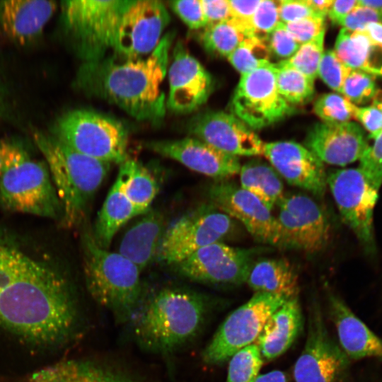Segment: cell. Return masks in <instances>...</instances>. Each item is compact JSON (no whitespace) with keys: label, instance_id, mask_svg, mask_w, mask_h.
<instances>
[{"label":"cell","instance_id":"cell-1","mask_svg":"<svg viewBox=\"0 0 382 382\" xmlns=\"http://www.w3.org/2000/svg\"><path fill=\"white\" fill-rule=\"evenodd\" d=\"M78 319L70 283L51 256L0 226V327L34 345L66 340Z\"/></svg>","mask_w":382,"mask_h":382},{"label":"cell","instance_id":"cell-2","mask_svg":"<svg viewBox=\"0 0 382 382\" xmlns=\"http://www.w3.org/2000/svg\"><path fill=\"white\" fill-rule=\"evenodd\" d=\"M174 33L163 36L147 57L121 60L114 56L80 66L76 85L88 96L115 105L140 121L158 122L166 110L163 82L167 75Z\"/></svg>","mask_w":382,"mask_h":382},{"label":"cell","instance_id":"cell-3","mask_svg":"<svg viewBox=\"0 0 382 382\" xmlns=\"http://www.w3.org/2000/svg\"><path fill=\"white\" fill-rule=\"evenodd\" d=\"M207 303L185 289L164 288L140 303L129 322L137 342L155 353H169L192 340L202 327Z\"/></svg>","mask_w":382,"mask_h":382},{"label":"cell","instance_id":"cell-4","mask_svg":"<svg viewBox=\"0 0 382 382\" xmlns=\"http://www.w3.org/2000/svg\"><path fill=\"white\" fill-rule=\"evenodd\" d=\"M33 139L45 163L61 205V221L71 228L86 209L110 168V163L83 155L52 135L35 132Z\"/></svg>","mask_w":382,"mask_h":382},{"label":"cell","instance_id":"cell-5","mask_svg":"<svg viewBox=\"0 0 382 382\" xmlns=\"http://www.w3.org/2000/svg\"><path fill=\"white\" fill-rule=\"evenodd\" d=\"M81 247L89 294L118 321H129L141 301V270L119 253L99 246L88 230L83 232Z\"/></svg>","mask_w":382,"mask_h":382},{"label":"cell","instance_id":"cell-6","mask_svg":"<svg viewBox=\"0 0 382 382\" xmlns=\"http://www.w3.org/2000/svg\"><path fill=\"white\" fill-rule=\"evenodd\" d=\"M131 0H74L62 3V22L74 51L84 62L112 51L121 17Z\"/></svg>","mask_w":382,"mask_h":382},{"label":"cell","instance_id":"cell-7","mask_svg":"<svg viewBox=\"0 0 382 382\" xmlns=\"http://www.w3.org/2000/svg\"><path fill=\"white\" fill-rule=\"evenodd\" d=\"M52 135L74 150L103 162L120 165L128 159L126 127L91 110L76 109L62 115Z\"/></svg>","mask_w":382,"mask_h":382},{"label":"cell","instance_id":"cell-8","mask_svg":"<svg viewBox=\"0 0 382 382\" xmlns=\"http://www.w3.org/2000/svg\"><path fill=\"white\" fill-rule=\"evenodd\" d=\"M4 209L49 219L61 217V205L45 163L23 148L0 174Z\"/></svg>","mask_w":382,"mask_h":382},{"label":"cell","instance_id":"cell-9","mask_svg":"<svg viewBox=\"0 0 382 382\" xmlns=\"http://www.w3.org/2000/svg\"><path fill=\"white\" fill-rule=\"evenodd\" d=\"M327 185L345 223L364 251L374 254V214L382 184L358 166L332 171Z\"/></svg>","mask_w":382,"mask_h":382},{"label":"cell","instance_id":"cell-10","mask_svg":"<svg viewBox=\"0 0 382 382\" xmlns=\"http://www.w3.org/2000/svg\"><path fill=\"white\" fill-rule=\"evenodd\" d=\"M286 301L280 296L255 293L222 322L202 352L203 361L212 365L221 364L254 344L267 318Z\"/></svg>","mask_w":382,"mask_h":382},{"label":"cell","instance_id":"cell-11","mask_svg":"<svg viewBox=\"0 0 382 382\" xmlns=\"http://www.w3.org/2000/svg\"><path fill=\"white\" fill-rule=\"evenodd\" d=\"M233 227L232 219L214 206H202L165 228L156 260L175 265L197 250L221 241Z\"/></svg>","mask_w":382,"mask_h":382},{"label":"cell","instance_id":"cell-12","mask_svg":"<svg viewBox=\"0 0 382 382\" xmlns=\"http://www.w3.org/2000/svg\"><path fill=\"white\" fill-rule=\"evenodd\" d=\"M277 66L269 63L241 75L230 105L231 114L252 129L273 125L294 112L279 93Z\"/></svg>","mask_w":382,"mask_h":382},{"label":"cell","instance_id":"cell-13","mask_svg":"<svg viewBox=\"0 0 382 382\" xmlns=\"http://www.w3.org/2000/svg\"><path fill=\"white\" fill-rule=\"evenodd\" d=\"M170 20L161 1L131 0L119 23L112 56L121 60L149 56L160 42Z\"/></svg>","mask_w":382,"mask_h":382},{"label":"cell","instance_id":"cell-14","mask_svg":"<svg viewBox=\"0 0 382 382\" xmlns=\"http://www.w3.org/2000/svg\"><path fill=\"white\" fill-rule=\"evenodd\" d=\"M349 358L330 337L318 306L309 311L305 346L293 370L295 382H338Z\"/></svg>","mask_w":382,"mask_h":382},{"label":"cell","instance_id":"cell-15","mask_svg":"<svg viewBox=\"0 0 382 382\" xmlns=\"http://www.w3.org/2000/svg\"><path fill=\"white\" fill-rule=\"evenodd\" d=\"M209 197L212 206L239 221L255 240L283 247L282 232L277 217L255 195L226 180L214 183Z\"/></svg>","mask_w":382,"mask_h":382},{"label":"cell","instance_id":"cell-16","mask_svg":"<svg viewBox=\"0 0 382 382\" xmlns=\"http://www.w3.org/2000/svg\"><path fill=\"white\" fill-rule=\"evenodd\" d=\"M276 216L281 227L283 247L316 253L328 243L330 226L321 207L301 193L284 194Z\"/></svg>","mask_w":382,"mask_h":382},{"label":"cell","instance_id":"cell-17","mask_svg":"<svg viewBox=\"0 0 382 382\" xmlns=\"http://www.w3.org/2000/svg\"><path fill=\"white\" fill-rule=\"evenodd\" d=\"M250 250L221 241L208 245L178 263L176 271L192 281L219 285L245 283L254 262Z\"/></svg>","mask_w":382,"mask_h":382},{"label":"cell","instance_id":"cell-18","mask_svg":"<svg viewBox=\"0 0 382 382\" xmlns=\"http://www.w3.org/2000/svg\"><path fill=\"white\" fill-rule=\"evenodd\" d=\"M167 74L169 90L166 108L174 113L195 111L207 100L213 91L211 74L181 42H178L173 50Z\"/></svg>","mask_w":382,"mask_h":382},{"label":"cell","instance_id":"cell-19","mask_svg":"<svg viewBox=\"0 0 382 382\" xmlns=\"http://www.w3.org/2000/svg\"><path fill=\"white\" fill-rule=\"evenodd\" d=\"M146 146L216 181L226 180L238 174L241 167L238 156L195 137L151 141Z\"/></svg>","mask_w":382,"mask_h":382},{"label":"cell","instance_id":"cell-20","mask_svg":"<svg viewBox=\"0 0 382 382\" xmlns=\"http://www.w3.org/2000/svg\"><path fill=\"white\" fill-rule=\"evenodd\" d=\"M189 131L206 143L236 156L262 155L264 142L233 114L209 111L193 117Z\"/></svg>","mask_w":382,"mask_h":382},{"label":"cell","instance_id":"cell-21","mask_svg":"<svg viewBox=\"0 0 382 382\" xmlns=\"http://www.w3.org/2000/svg\"><path fill=\"white\" fill-rule=\"evenodd\" d=\"M262 155L291 185L323 196L328 174L324 163L308 148L292 141L265 143Z\"/></svg>","mask_w":382,"mask_h":382},{"label":"cell","instance_id":"cell-22","mask_svg":"<svg viewBox=\"0 0 382 382\" xmlns=\"http://www.w3.org/2000/svg\"><path fill=\"white\" fill-rule=\"evenodd\" d=\"M364 131L354 122H317L308 131L305 146L323 163L345 166L359 161L369 146Z\"/></svg>","mask_w":382,"mask_h":382},{"label":"cell","instance_id":"cell-23","mask_svg":"<svg viewBox=\"0 0 382 382\" xmlns=\"http://www.w3.org/2000/svg\"><path fill=\"white\" fill-rule=\"evenodd\" d=\"M56 9L57 4L52 1H1L2 30L13 42L28 45L40 37Z\"/></svg>","mask_w":382,"mask_h":382},{"label":"cell","instance_id":"cell-24","mask_svg":"<svg viewBox=\"0 0 382 382\" xmlns=\"http://www.w3.org/2000/svg\"><path fill=\"white\" fill-rule=\"evenodd\" d=\"M330 316L340 347L349 359L376 358L382 361V338L361 321L338 296L328 299Z\"/></svg>","mask_w":382,"mask_h":382},{"label":"cell","instance_id":"cell-25","mask_svg":"<svg viewBox=\"0 0 382 382\" xmlns=\"http://www.w3.org/2000/svg\"><path fill=\"white\" fill-rule=\"evenodd\" d=\"M302 325L298 299L286 301L265 322L255 344L264 360H273L293 344Z\"/></svg>","mask_w":382,"mask_h":382},{"label":"cell","instance_id":"cell-26","mask_svg":"<svg viewBox=\"0 0 382 382\" xmlns=\"http://www.w3.org/2000/svg\"><path fill=\"white\" fill-rule=\"evenodd\" d=\"M164 231L163 215L158 211L149 210L127 231L117 253L141 272L156 257Z\"/></svg>","mask_w":382,"mask_h":382},{"label":"cell","instance_id":"cell-27","mask_svg":"<svg viewBox=\"0 0 382 382\" xmlns=\"http://www.w3.org/2000/svg\"><path fill=\"white\" fill-rule=\"evenodd\" d=\"M245 283L255 293H267L286 300L298 299L296 272L284 259L265 258L254 262Z\"/></svg>","mask_w":382,"mask_h":382},{"label":"cell","instance_id":"cell-28","mask_svg":"<svg viewBox=\"0 0 382 382\" xmlns=\"http://www.w3.org/2000/svg\"><path fill=\"white\" fill-rule=\"evenodd\" d=\"M337 57L347 66L373 76H382V45L373 41L364 31L342 28L337 37Z\"/></svg>","mask_w":382,"mask_h":382},{"label":"cell","instance_id":"cell-29","mask_svg":"<svg viewBox=\"0 0 382 382\" xmlns=\"http://www.w3.org/2000/svg\"><path fill=\"white\" fill-rule=\"evenodd\" d=\"M26 382H137L96 364L63 361L33 373Z\"/></svg>","mask_w":382,"mask_h":382},{"label":"cell","instance_id":"cell-30","mask_svg":"<svg viewBox=\"0 0 382 382\" xmlns=\"http://www.w3.org/2000/svg\"><path fill=\"white\" fill-rule=\"evenodd\" d=\"M137 215V209L125 195L120 180L117 177L98 213L92 232L97 244L108 249L118 230Z\"/></svg>","mask_w":382,"mask_h":382},{"label":"cell","instance_id":"cell-31","mask_svg":"<svg viewBox=\"0 0 382 382\" xmlns=\"http://www.w3.org/2000/svg\"><path fill=\"white\" fill-rule=\"evenodd\" d=\"M240 186L258 198L271 211L283 198L281 176L269 163L253 159L241 166Z\"/></svg>","mask_w":382,"mask_h":382},{"label":"cell","instance_id":"cell-32","mask_svg":"<svg viewBox=\"0 0 382 382\" xmlns=\"http://www.w3.org/2000/svg\"><path fill=\"white\" fill-rule=\"evenodd\" d=\"M117 177L139 215L146 213L158 191V183L151 172L139 161L128 158L120 164Z\"/></svg>","mask_w":382,"mask_h":382},{"label":"cell","instance_id":"cell-33","mask_svg":"<svg viewBox=\"0 0 382 382\" xmlns=\"http://www.w3.org/2000/svg\"><path fill=\"white\" fill-rule=\"evenodd\" d=\"M246 37L231 18L207 25L200 40L209 53L228 57Z\"/></svg>","mask_w":382,"mask_h":382},{"label":"cell","instance_id":"cell-34","mask_svg":"<svg viewBox=\"0 0 382 382\" xmlns=\"http://www.w3.org/2000/svg\"><path fill=\"white\" fill-rule=\"evenodd\" d=\"M275 64L278 91L289 104H302L312 98L315 93L313 79L292 67Z\"/></svg>","mask_w":382,"mask_h":382},{"label":"cell","instance_id":"cell-35","mask_svg":"<svg viewBox=\"0 0 382 382\" xmlns=\"http://www.w3.org/2000/svg\"><path fill=\"white\" fill-rule=\"evenodd\" d=\"M271 53L266 42L254 36L246 37L227 57L243 75L269 63Z\"/></svg>","mask_w":382,"mask_h":382},{"label":"cell","instance_id":"cell-36","mask_svg":"<svg viewBox=\"0 0 382 382\" xmlns=\"http://www.w3.org/2000/svg\"><path fill=\"white\" fill-rule=\"evenodd\" d=\"M262 364L258 347L250 345L230 358L226 382H253L260 375Z\"/></svg>","mask_w":382,"mask_h":382},{"label":"cell","instance_id":"cell-37","mask_svg":"<svg viewBox=\"0 0 382 382\" xmlns=\"http://www.w3.org/2000/svg\"><path fill=\"white\" fill-rule=\"evenodd\" d=\"M358 106L338 93L320 96L313 105L314 112L324 122L342 123L354 119Z\"/></svg>","mask_w":382,"mask_h":382},{"label":"cell","instance_id":"cell-38","mask_svg":"<svg viewBox=\"0 0 382 382\" xmlns=\"http://www.w3.org/2000/svg\"><path fill=\"white\" fill-rule=\"evenodd\" d=\"M325 31L316 37L301 45L296 53L289 59L279 64L292 67L304 75L315 80L323 54V43Z\"/></svg>","mask_w":382,"mask_h":382},{"label":"cell","instance_id":"cell-39","mask_svg":"<svg viewBox=\"0 0 382 382\" xmlns=\"http://www.w3.org/2000/svg\"><path fill=\"white\" fill-rule=\"evenodd\" d=\"M376 91L374 76L352 69L344 81L340 93L357 105L372 100Z\"/></svg>","mask_w":382,"mask_h":382},{"label":"cell","instance_id":"cell-40","mask_svg":"<svg viewBox=\"0 0 382 382\" xmlns=\"http://www.w3.org/2000/svg\"><path fill=\"white\" fill-rule=\"evenodd\" d=\"M351 69L337 57L334 50H327L322 55L318 76L331 89L341 93L344 81Z\"/></svg>","mask_w":382,"mask_h":382},{"label":"cell","instance_id":"cell-41","mask_svg":"<svg viewBox=\"0 0 382 382\" xmlns=\"http://www.w3.org/2000/svg\"><path fill=\"white\" fill-rule=\"evenodd\" d=\"M279 23V1L261 0L252 18L253 36L267 42Z\"/></svg>","mask_w":382,"mask_h":382},{"label":"cell","instance_id":"cell-42","mask_svg":"<svg viewBox=\"0 0 382 382\" xmlns=\"http://www.w3.org/2000/svg\"><path fill=\"white\" fill-rule=\"evenodd\" d=\"M170 6L189 28L198 30L207 26L201 0L172 1Z\"/></svg>","mask_w":382,"mask_h":382},{"label":"cell","instance_id":"cell-43","mask_svg":"<svg viewBox=\"0 0 382 382\" xmlns=\"http://www.w3.org/2000/svg\"><path fill=\"white\" fill-rule=\"evenodd\" d=\"M267 44L271 54L284 60L292 57L301 46L282 22L270 33Z\"/></svg>","mask_w":382,"mask_h":382},{"label":"cell","instance_id":"cell-44","mask_svg":"<svg viewBox=\"0 0 382 382\" xmlns=\"http://www.w3.org/2000/svg\"><path fill=\"white\" fill-rule=\"evenodd\" d=\"M285 25L291 36L301 45L325 31V17L311 16Z\"/></svg>","mask_w":382,"mask_h":382},{"label":"cell","instance_id":"cell-45","mask_svg":"<svg viewBox=\"0 0 382 382\" xmlns=\"http://www.w3.org/2000/svg\"><path fill=\"white\" fill-rule=\"evenodd\" d=\"M261 0L228 1L233 21L246 37L253 36L252 18Z\"/></svg>","mask_w":382,"mask_h":382},{"label":"cell","instance_id":"cell-46","mask_svg":"<svg viewBox=\"0 0 382 382\" xmlns=\"http://www.w3.org/2000/svg\"><path fill=\"white\" fill-rule=\"evenodd\" d=\"M372 140L360 158L359 166L382 184V132Z\"/></svg>","mask_w":382,"mask_h":382},{"label":"cell","instance_id":"cell-47","mask_svg":"<svg viewBox=\"0 0 382 382\" xmlns=\"http://www.w3.org/2000/svg\"><path fill=\"white\" fill-rule=\"evenodd\" d=\"M370 23L382 24V11L358 6L338 25L348 30L361 31Z\"/></svg>","mask_w":382,"mask_h":382},{"label":"cell","instance_id":"cell-48","mask_svg":"<svg viewBox=\"0 0 382 382\" xmlns=\"http://www.w3.org/2000/svg\"><path fill=\"white\" fill-rule=\"evenodd\" d=\"M279 13L280 22L284 24L318 16L308 5L306 0L279 1Z\"/></svg>","mask_w":382,"mask_h":382},{"label":"cell","instance_id":"cell-49","mask_svg":"<svg viewBox=\"0 0 382 382\" xmlns=\"http://www.w3.org/2000/svg\"><path fill=\"white\" fill-rule=\"evenodd\" d=\"M354 119L369 132L368 136L369 139L382 132V112L373 105L358 107Z\"/></svg>","mask_w":382,"mask_h":382},{"label":"cell","instance_id":"cell-50","mask_svg":"<svg viewBox=\"0 0 382 382\" xmlns=\"http://www.w3.org/2000/svg\"><path fill=\"white\" fill-rule=\"evenodd\" d=\"M207 25L217 23L231 18L228 0H201Z\"/></svg>","mask_w":382,"mask_h":382},{"label":"cell","instance_id":"cell-51","mask_svg":"<svg viewBox=\"0 0 382 382\" xmlns=\"http://www.w3.org/2000/svg\"><path fill=\"white\" fill-rule=\"evenodd\" d=\"M358 6L359 3L357 0L332 1L328 16L333 23L339 24L345 17Z\"/></svg>","mask_w":382,"mask_h":382},{"label":"cell","instance_id":"cell-52","mask_svg":"<svg viewBox=\"0 0 382 382\" xmlns=\"http://www.w3.org/2000/svg\"><path fill=\"white\" fill-rule=\"evenodd\" d=\"M22 149V146L16 143L8 141H0V174L4 168Z\"/></svg>","mask_w":382,"mask_h":382},{"label":"cell","instance_id":"cell-53","mask_svg":"<svg viewBox=\"0 0 382 382\" xmlns=\"http://www.w3.org/2000/svg\"><path fill=\"white\" fill-rule=\"evenodd\" d=\"M308 5L318 16L326 17L332 0H306Z\"/></svg>","mask_w":382,"mask_h":382},{"label":"cell","instance_id":"cell-54","mask_svg":"<svg viewBox=\"0 0 382 382\" xmlns=\"http://www.w3.org/2000/svg\"><path fill=\"white\" fill-rule=\"evenodd\" d=\"M286 375L284 371L274 370L260 374L253 382H287Z\"/></svg>","mask_w":382,"mask_h":382},{"label":"cell","instance_id":"cell-55","mask_svg":"<svg viewBox=\"0 0 382 382\" xmlns=\"http://www.w3.org/2000/svg\"><path fill=\"white\" fill-rule=\"evenodd\" d=\"M363 30L373 41L382 45L381 23H370Z\"/></svg>","mask_w":382,"mask_h":382},{"label":"cell","instance_id":"cell-56","mask_svg":"<svg viewBox=\"0 0 382 382\" xmlns=\"http://www.w3.org/2000/svg\"><path fill=\"white\" fill-rule=\"evenodd\" d=\"M359 6L382 11V0H359Z\"/></svg>","mask_w":382,"mask_h":382},{"label":"cell","instance_id":"cell-57","mask_svg":"<svg viewBox=\"0 0 382 382\" xmlns=\"http://www.w3.org/2000/svg\"><path fill=\"white\" fill-rule=\"evenodd\" d=\"M371 101V105L382 112V89H377Z\"/></svg>","mask_w":382,"mask_h":382},{"label":"cell","instance_id":"cell-58","mask_svg":"<svg viewBox=\"0 0 382 382\" xmlns=\"http://www.w3.org/2000/svg\"><path fill=\"white\" fill-rule=\"evenodd\" d=\"M1 103V92H0V104Z\"/></svg>","mask_w":382,"mask_h":382},{"label":"cell","instance_id":"cell-59","mask_svg":"<svg viewBox=\"0 0 382 382\" xmlns=\"http://www.w3.org/2000/svg\"><path fill=\"white\" fill-rule=\"evenodd\" d=\"M0 3H1V1H0Z\"/></svg>","mask_w":382,"mask_h":382}]
</instances>
